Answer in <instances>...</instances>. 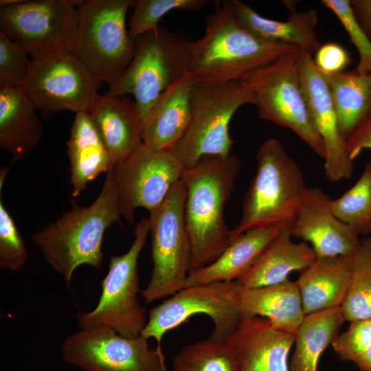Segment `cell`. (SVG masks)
<instances>
[{"label": "cell", "instance_id": "5b68a950", "mask_svg": "<svg viewBox=\"0 0 371 371\" xmlns=\"http://www.w3.org/2000/svg\"><path fill=\"white\" fill-rule=\"evenodd\" d=\"M192 40L163 27L147 32L136 40L133 58L123 74L106 93L132 95L144 122L159 95L188 73Z\"/></svg>", "mask_w": 371, "mask_h": 371}, {"label": "cell", "instance_id": "e575fe53", "mask_svg": "<svg viewBox=\"0 0 371 371\" xmlns=\"http://www.w3.org/2000/svg\"><path fill=\"white\" fill-rule=\"evenodd\" d=\"M322 3L337 17L359 52L355 70L360 74H371V41L355 20L350 0H322Z\"/></svg>", "mask_w": 371, "mask_h": 371}, {"label": "cell", "instance_id": "74e56055", "mask_svg": "<svg viewBox=\"0 0 371 371\" xmlns=\"http://www.w3.org/2000/svg\"><path fill=\"white\" fill-rule=\"evenodd\" d=\"M346 144L353 161L363 150H371V111L348 137Z\"/></svg>", "mask_w": 371, "mask_h": 371}, {"label": "cell", "instance_id": "7a4b0ae2", "mask_svg": "<svg viewBox=\"0 0 371 371\" xmlns=\"http://www.w3.org/2000/svg\"><path fill=\"white\" fill-rule=\"evenodd\" d=\"M241 168L240 159L205 156L181 179L186 188L185 216L192 256L190 271L215 261L231 243V232L225 221L224 208Z\"/></svg>", "mask_w": 371, "mask_h": 371}, {"label": "cell", "instance_id": "f35d334b", "mask_svg": "<svg viewBox=\"0 0 371 371\" xmlns=\"http://www.w3.org/2000/svg\"><path fill=\"white\" fill-rule=\"evenodd\" d=\"M350 1L355 20L371 41V0H350Z\"/></svg>", "mask_w": 371, "mask_h": 371}, {"label": "cell", "instance_id": "484cf974", "mask_svg": "<svg viewBox=\"0 0 371 371\" xmlns=\"http://www.w3.org/2000/svg\"><path fill=\"white\" fill-rule=\"evenodd\" d=\"M231 1L239 23L260 39L295 45L311 55L322 45L316 32L318 14L313 8L293 11L286 21H280L260 16L242 1Z\"/></svg>", "mask_w": 371, "mask_h": 371}, {"label": "cell", "instance_id": "7402d4cb", "mask_svg": "<svg viewBox=\"0 0 371 371\" xmlns=\"http://www.w3.org/2000/svg\"><path fill=\"white\" fill-rule=\"evenodd\" d=\"M235 282L241 318L260 316L274 326L295 333L305 315L295 282L289 279L269 286L247 288Z\"/></svg>", "mask_w": 371, "mask_h": 371}, {"label": "cell", "instance_id": "9a60e30c", "mask_svg": "<svg viewBox=\"0 0 371 371\" xmlns=\"http://www.w3.org/2000/svg\"><path fill=\"white\" fill-rule=\"evenodd\" d=\"M113 169L120 216L133 223L135 210L150 212L162 203L185 168L173 152L153 150L142 142Z\"/></svg>", "mask_w": 371, "mask_h": 371}, {"label": "cell", "instance_id": "1f68e13d", "mask_svg": "<svg viewBox=\"0 0 371 371\" xmlns=\"http://www.w3.org/2000/svg\"><path fill=\"white\" fill-rule=\"evenodd\" d=\"M336 216L359 236L371 233V160L357 182L344 194L332 201Z\"/></svg>", "mask_w": 371, "mask_h": 371}, {"label": "cell", "instance_id": "83f0119b", "mask_svg": "<svg viewBox=\"0 0 371 371\" xmlns=\"http://www.w3.org/2000/svg\"><path fill=\"white\" fill-rule=\"evenodd\" d=\"M345 322L340 306L306 314L295 335L290 371H317L319 357Z\"/></svg>", "mask_w": 371, "mask_h": 371}, {"label": "cell", "instance_id": "52a82bcc", "mask_svg": "<svg viewBox=\"0 0 371 371\" xmlns=\"http://www.w3.org/2000/svg\"><path fill=\"white\" fill-rule=\"evenodd\" d=\"M245 104L255 106V98L241 81L193 85L190 120L172 150L185 169L205 156L231 154L234 142L229 124L235 112Z\"/></svg>", "mask_w": 371, "mask_h": 371}, {"label": "cell", "instance_id": "d6986e66", "mask_svg": "<svg viewBox=\"0 0 371 371\" xmlns=\"http://www.w3.org/2000/svg\"><path fill=\"white\" fill-rule=\"evenodd\" d=\"M89 113L115 164L142 142L144 123L125 95L99 94Z\"/></svg>", "mask_w": 371, "mask_h": 371}, {"label": "cell", "instance_id": "d4e9b609", "mask_svg": "<svg viewBox=\"0 0 371 371\" xmlns=\"http://www.w3.org/2000/svg\"><path fill=\"white\" fill-rule=\"evenodd\" d=\"M353 256L317 258L295 281L304 314L340 306L351 277Z\"/></svg>", "mask_w": 371, "mask_h": 371}, {"label": "cell", "instance_id": "f546056e", "mask_svg": "<svg viewBox=\"0 0 371 371\" xmlns=\"http://www.w3.org/2000/svg\"><path fill=\"white\" fill-rule=\"evenodd\" d=\"M345 321L371 319V237L352 257L349 286L340 306Z\"/></svg>", "mask_w": 371, "mask_h": 371}, {"label": "cell", "instance_id": "d590c367", "mask_svg": "<svg viewBox=\"0 0 371 371\" xmlns=\"http://www.w3.org/2000/svg\"><path fill=\"white\" fill-rule=\"evenodd\" d=\"M30 61L24 49L0 31V87H20Z\"/></svg>", "mask_w": 371, "mask_h": 371}, {"label": "cell", "instance_id": "6da1fadb", "mask_svg": "<svg viewBox=\"0 0 371 371\" xmlns=\"http://www.w3.org/2000/svg\"><path fill=\"white\" fill-rule=\"evenodd\" d=\"M221 2L207 17L204 35L190 43L187 74L194 83L240 81L299 48L258 38L239 23L231 1Z\"/></svg>", "mask_w": 371, "mask_h": 371}, {"label": "cell", "instance_id": "603a6c76", "mask_svg": "<svg viewBox=\"0 0 371 371\" xmlns=\"http://www.w3.org/2000/svg\"><path fill=\"white\" fill-rule=\"evenodd\" d=\"M36 108L21 87H0V147L12 164L35 148L43 126Z\"/></svg>", "mask_w": 371, "mask_h": 371}, {"label": "cell", "instance_id": "7c38bea8", "mask_svg": "<svg viewBox=\"0 0 371 371\" xmlns=\"http://www.w3.org/2000/svg\"><path fill=\"white\" fill-rule=\"evenodd\" d=\"M195 314H205L214 327L209 339L226 341L242 320L235 282H218L191 286L177 291L150 308L140 335L154 338L157 345L166 333L182 324Z\"/></svg>", "mask_w": 371, "mask_h": 371}, {"label": "cell", "instance_id": "4fadbf2b", "mask_svg": "<svg viewBox=\"0 0 371 371\" xmlns=\"http://www.w3.org/2000/svg\"><path fill=\"white\" fill-rule=\"evenodd\" d=\"M64 361L83 371H168L161 345L141 335L127 337L106 327L80 329L64 339Z\"/></svg>", "mask_w": 371, "mask_h": 371}, {"label": "cell", "instance_id": "4dcf8cb0", "mask_svg": "<svg viewBox=\"0 0 371 371\" xmlns=\"http://www.w3.org/2000/svg\"><path fill=\"white\" fill-rule=\"evenodd\" d=\"M172 371H238L232 348L225 341L200 340L174 357Z\"/></svg>", "mask_w": 371, "mask_h": 371}, {"label": "cell", "instance_id": "8992f818", "mask_svg": "<svg viewBox=\"0 0 371 371\" xmlns=\"http://www.w3.org/2000/svg\"><path fill=\"white\" fill-rule=\"evenodd\" d=\"M136 0H78V23L71 52L108 86L124 72L135 50L126 16Z\"/></svg>", "mask_w": 371, "mask_h": 371}, {"label": "cell", "instance_id": "30bf717a", "mask_svg": "<svg viewBox=\"0 0 371 371\" xmlns=\"http://www.w3.org/2000/svg\"><path fill=\"white\" fill-rule=\"evenodd\" d=\"M149 232V218L142 216L135 224V239L128 251L110 257L98 304L91 311L77 313L80 329L106 327L127 337L140 335L148 316L137 297L141 293L137 260Z\"/></svg>", "mask_w": 371, "mask_h": 371}, {"label": "cell", "instance_id": "44dd1931", "mask_svg": "<svg viewBox=\"0 0 371 371\" xmlns=\"http://www.w3.org/2000/svg\"><path fill=\"white\" fill-rule=\"evenodd\" d=\"M283 229L280 227L257 228L236 236L215 261L190 271L183 288L238 280Z\"/></svg>", "mask_w": 371, "mask_h": 371}, {"label": "cell", "instance_id": "2e32d148", "mask_svg": "<svg viewBox=\"0 0 371 371\" xmlns=\"http://www.w3.org/2000/svg\"><path fill=\"white\" fill-rule=\"evenodd\" d=\"M300 68L309 114L324 146V175L333 182L348 179L353 173V160L341 133L325 76L316 66L312 55L302 48Z\"/></svg>", "mask_w": 371, "mask_h": 371}, {"label": "cell", "instance_id": "ffe728a7", "mask_svg": "<svg viewBox=\"0 0 371 371\" xmlns=\"http://www.w3.org/2000/svg\"><path fill=\"white\" fill-rule=\"evenodd\" d=\"M194 84L187 74L159 95L144 124L145 146L153 150L172 152L190 120Z\"/></svg>", "mask_w": 371, "mask_h": 371}, {"label": "cell", "instance_id": "4316f807", "mask_svg": "<svg viewBox=\"0 0 371 371\" xmlns=\"http://www.w3.org/2000/svg\"><path fill=\"white\" fill-rule=\"evenodd\" d=\"M317 258L306 242L294 243L289 228H284L252 267L236 282L247 288L278 284L293 271L302 272Z\"/></svg>", "mask_w": 371, "mask_h": 371}, {"label": "cell", "instance_id": "8fae6325", "mask_svg": "<svg viewBox=\"0 0 371 371\" xmlns=\"http://www.w3.org/2000/svg\"><path fill=\"white\" fill-rule=\"evenodd\" d=\"M102 82L71 51L31 57L21 85L45 117L61 111L89 112Z\"/></svg>", "mask_w": 371, "mask_h": 371}, {"label": "cell", "instance_id": "e0dca14e", "mask_svg": "<svg viewBox=\"0 0 371 371\" xmlns=\"http://www.w3.org/2000/svg\"><path fill=\"white\" fill-rule=\"evenodd\" d=\"M332 201L319 188H309L289 232L292 237L308 242L317 258L354 256L361 240L350 227L336 216Z\"/></svg>", "mask_w": 371, "mask_h": 371}, {"label": "cell", "instance_id": "9c48e42d", "mask_svg": "<svg viewBox=\"0 0 371 371\" xmlns=\"http://www.w3.org/2000/svg\"><path fill=\"white\" fill-rule=\"evenodd\" d=\"M186 194L180 179L162 203L150 212L153 268L148 285L141 291L147 304L183 289L190 271L192 248L185 216Z\"/></svg>", "mask_w": 371, "mask_h": 371}, {"label": "cell", "instance_id": "5bb4252c", "mask_svg": "<svg viewBox=\"0 0 371 371\" xmlns=\"http://www.w3.org/2000/svg\"><path fill=\"white\" fill-rule=\"evenodd\" d=\"M78 0H34L0 8V31L31 57L71 51L76 36Z\"/></svg>", "mask_w": 371, "mask_h": 371}, {"label": "cell", "instance_id": "f1b7e54d", "mask_svg": "<svg viewBox=\"0 0 371 371\" xmlns=\"http://www.w3.org/2000/svg\"><path fill=\"white\" fill-rule=\"evenodd\" d=\"M324 75L341 133L346 139L371 111V74H360L353 70Z\"/></svg>", "mask_w": 371, "mask_h": 371}, {"label": "cell", "instance_id": "ac0fdd59", "mask_svg": "<svg viewBox=\"0 0 371 371\" xmlns=\"http://www.w3.org/2000/svg\"><path fill=\"white\" fill-rule=\"evenodd\" d=\"M295 335L254 316L243 319L225 341L234 352L238 371H290L288 357Z\"/></svg>", "mask_w": 371, "mask_h": 371}, {"label": "cell", "instance_id": "277c9868", "mask_svg": "<svg viewBox=\"0 0 371 371\" xmlns=\"http://www.w3.org/2000/svg\"><path fill=\"white\" fill-rule=\"evenodd\" d=\"M295 160L276 139L265 141L256 154V172L243 202V215L231 232L236 236L253 229L290 228L308 192Z\"/></svg>", "mask_w": 371, "mask_h": 371}, {"label": "cell", "instance_id": "3957f363", "mask_svg": "<svg viewBox=\"0 0 371 371\" xmlns=\"http://www.w3.org/2000/svg\"><path fill=\"white\" fill-rule=\"evenodd\" d=\"M113 169L106 172L97 199L88 207L72 201L69 211L32 235L34 244L45 260L70 287L73 274L82 265L98 269L106 230L120 221Z\"/></svg>", "mask_w": 371, "mask_h": 371}, {"label": "cell", "instance_id": "ba28073f", "mask_svg": "<svg viewBox=\"0 0 371 371\" xmlns=\"http://www.w3.org/2000/svg\"><path fill=\"white\" fill-rule=\"evenodd\" d=\"M253 93L258 116L291 130L322 158L324 149L311 120L301 82L300 48L240 80Z\"/></svg>", "mask_w": 371, "mask_h": 371}, {"label": "cell", "instance_id": "8d00e7d4", "mask_svg": "<svg viewBox=\"0 0 371 371\" xmlns=\"http://www.w3.org/2000/svg\"><path fill=\"white\" fill-rule=\"evenodd\" d=\"M314 61L322 73L333 74L343 71L351 59L341 45L330 42L320 46L315 53Z\"/></svg>", "mask_w": 371, "mask_h": 371}, {"label": "cell", "instance_id": "d6a6232c", "mask_svg": "<svg viewBox=\"0 0 371 371\" xmlns=\"http://www.w3.org/2000/svg\"><path fill=\"white\" fill-rule=\"evenodd\" d=\"M206 0H136L131 16L128 34L136 41L143 34L157 30L160 19L172 10L196 12Z\"/></svg>", "mask_w": 371, "mask_h": 371}, {"label": "cell", "instance_id": "836d02e7", "mask_svg": "<svg viewBox=\"0 0 371 371\" xmlns=\"http://www.w3.org/2000/svg\"><path fill=\"white\" fill-rule=\"evenodd\" d=\"M27 258V249L23 237L1 197L0 268L10 271H19Z\"/></svg>", "mask_w": 371, "mask_h": 371}, {"label": "cell", "instance_id": "cb8c5ba5", "mask_svg": "<svg viewBox=\"0 0 371 371\" xmlns=\"http://www.w3.org/2000/svg\"><path fill=\"white\" fill-rule=\"evenodd\" d=\"M73 197L87 189L89 182L115 166L89 112L76 114L67 142Z\"/></svg>", "mask_w": 371, "mask_h": 371}]
</instances>
